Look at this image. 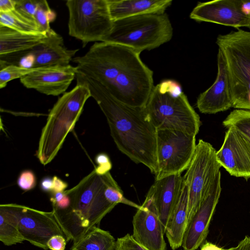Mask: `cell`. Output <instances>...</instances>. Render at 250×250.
<instances>
[{
	"label": "cell",
	"instance_id": "1",
	"mask_svg": "<svg viewBox=\"0 0 250 250\" xmlns=\"http://www.w3.org/2000/svg\"><path fill=\"white\" fill-rule=\"evenodd\" d=\"M77 83L85 84L91 97L104 114L111 135L119 150L137 164H142L156 174L157 129L143 107L125 104L116 99L99 82L79 72Z\"/></svg>",
	"mask_w": 250,
	"mask_h": 250
},
{
	"label": "cell",
	"instance_id": "2",
	"mask_svg": "<svg viewBox=\"0 0 250 250\" xmlns=\"http://www.w3.org/2000/svg\"><path fill=\"white\" fill-rule=\"evenodd\" d=\"M141 53L123 45L104 42L91 62L92 77L116 99L127 105H146L154 86L153 72Z\"/></svg>",
	"mask_w": 250,
	"mask_h": 250
},
{
	"label": "cell",
	"instance_id": "3",
	"mask_svg": "<svg viewBox=\"0 0 250 250\" xmlns=\"http://www.w3.org/2000/svg\"><path fill=\"white\" fill-rule=\"evenodd\" d=\"M111 177L110 172L99 175L93 170L76 186L65 190L70 198L69 206L52 211L67 241L77 242L116 206L104 194Z\"/></svg>",
	"mask_w": 250,
	"mask_h": 250
},
{
	"label": "cell",
	"instance_id": "4",
	"mask_svg": "<svg viewBox=\"0 0 250 250\" xmlns=\"http://www.w3.org/2000/svg\"><path fill=\"white\" fill-rule=\"evenodd\" d=\"M144 108L157 130H176L195 136L199 132L200 117L175 81L164 80L154 86Z\"/></svg>",
	"mask_w": 250,
	"mask_h": 250
},
{
	"label": "cell",
	"instance_id": "5",
	"mask_svg": "<svg viewBox=\"0 0 250 250\" xmlns=\"http://www.w3.org/2000/svg\"><path fill=\"white\" fill-rule=\"evenodd\" d=\"M90 97L91 93L87 85L77 83L75 87L64 93L55 104L42 129L36 153L42 165L50 163L57 155Z\"/></svg>",
	"mask_w": 250,
	"mask_h": 250
},
{
	"label": "cell",
	"instance_id": "6",
	"mask_svg": "<svg viewBox=\"0 0 250 250\" xmlns=\"http://www.w3.org/2000/svg\"><path fill=\"white\" fill-rule=\"evenodd\" d=\"M173 28L168 15L148 14L113 21L110 33L103 42L119 44L141 53L170 41Z\"/></svg>",
	"mask_w": 250,
	"mask_h": 250
},
{
	"label": "cell",
	"instance_id": "7",
	"mask_svg": "<svg viewBox=\"0 0 250 250\" xmlns=\"http://www.w3.org/2000/svg\"><path fill=\"white\" fill-rule=\"evenodd\" d=\"M216 42L226 62L232 107L250 111V32L219 35Z\"/></svg>",
	"mask_w": 250,
	"mask_h": 250
},
{
	"label": "cell",
	"instance_id": "8",
	"mask_svg": "<svg viewBox=\"0 0 250 250\" xmlns=\"http://www.w3.org/2000/svg\"><path fill=\"white\" fill-rule=\"evenodd\" d=\"M68 33L84 47L89 42H103L113 26L107 0H68Z\"/></svg>",
	"mask_w": 250,
	"mask_h": 250
},
{
	"label": "cell",
	"instance_id": "9",
	"mask_svg": "<svg viewBox=\"0 0 250 250\" xmlns=\"http://www.w3.org/2000/svg\"><path fill=\"white\" fill-rule=\"evenodd\" d=\"M221 167L215 149L209 143L199 140L190 165L183 176L188 190L187 227L217 177L221 174Z\"/></svg>",
	"mask_w": 250,
	"mask_h": 250
},
{
	"label": "cell",
	"instance_id": "10",
	"mask_svg": "<svg viewBox=\"0 0 250 250\" xmlns=\"http://www.w3.org/2000/svg\"><path fill=\"white\" fill-rule=\"evenodd\" d=\"M195 137L176 130H157L158 170L155 180L181 174L188 169L196 148Z\"/></svg>",
	"mask_w": 250,
	"mask_h": 250
},
{
	"label": "cell",
	"instance_id": "11",
	"mask_svg": "<svg viewBox=\"0 0 250 250\" xmlns=\"http://www.w3.org/2000/svg\"><path fill=\"white\" fill-rule=\"evenodd\" d=\"M227 128L223 143L216 151L218 161L231 175L250 178V136L233 126Z\"/></svg>",
	"mask_w": 250,
	"mask_h": 250
},
{
	"label": "cell",
	"instance_id": "12",
	"mask_svg": "<svg viewBox=\"0 0 250 250\" xmlns=\"http://www.w3.org/2000/svg\"><path fill=\"white\" fill-rule=\"evenodd\" d=\"M19 229L24 241L48 250L47 244L53 236H65L53 211H44L20 205Z\"/></svg>",
	"mask_w": 250,
	"mask_h": 250
},
{
	"label": "cell",
	"instance_id": "13",
	"mask_svg": "<svg viewBox=\"0 0 250 250\" xmlns=\"http://www.w3.org/2000/svg\"><path fill=\"white\" fill-rule=\"evenodd\" d=\"M189 17L197 21L211 22L236 28L248 27L249 17L243 0H215L198 2Z\"/></svg>",
	"mask_w": 250,
	"mask_h": 250
},
{
	"label": "cell",
	"instance_id": "14",
	"mask_svg": "<svg viewBox=\"0 0 250 250\" xmlns=\"http://www.w3.org/2000/svg\"><path fill=\"white\" fill-rule=\"evenodd\" d=\"M133 238L147 250H166L165 229L151 198L146 196L132 220Z\"/></svg>",
	"mask_w": 250,
	"mask_h": 250
},
{
	"label": "cell",
	"instance_id": "15",
	"mask_svg": "<svg viewBox=\"0 0 250 250\" xmlns=\"http://www.w3.org/2000/svg\"><path fill=\"white\" fill-rule=\"evenodd\" d=\"M78 72L70 64L40 67L20 78L25 87L47 95L58 96L65 93Z\"/></svg>",
	"mask_w": 250,
	"mask_h": 250
},
{
	"label": "cell",
	"instance_id": "16",
	"mask_svg": "<svg viewBox=\"0 0 250 250\" xmlns=\"http://www.w3.org/2000/svg\"><path fill=\"white\" fill-rule=\"evenodd\" d=\"M221 192L220 174L187 227L182 245L184 250H196L203 244Z\"/></svg>",
	"mask_w": 250,
	"mask_h": 250
},
{
	"label": "cell",
	"instance_id": "17",
	"mask_svg": "<svg viewBox=\"0 0 250 250\" xmlns=\"http://www.w3.org/2000/svg\"><path fill=\"white\" fill-rule=\"evenodd\" d=\"M196 105L204 114H215L232 107L229 77L225 58L218 49L217 73L213 83L198 96Z\"/></svg>",
	"mask_w": 250,
	"mask_h": 250
},
{
	"label": "cell",
	"instance_id": "18",
	"mask_svg": "<svg viewBox=\"0 0 250 250\" xmlns=\"http://www.w3.org/2000/svg\"><path fill=\"white\" fill-rule=\"evenodd\" d=\"M46 39L32 49L21 53L22 58L31 59V67L64 66L69 64L79 49L66 48L62 37L52 29Z\"/></svg>",
	"mask_w": 250,
	"mask_h": 250
},
{
	"label": "cell",
	"instance_id": "19",
	"mask_svg": "<svg viewBox=\"0 0 250 250\" xmlns=\"http://www.w3.org/2000/svg\"><path fill=\"white\" fill-rule=\"evenodd\" d=\"M184 184L181 174L155 180L146 196L151 198L165 229L180 196Z\"/></svg>",
	"mask_w": 250,
	"mask_h": 250
},
{
	"label": "cell",
	"instance_id": "20",
	"mask_svg": "<svg viewBox=\"0 0 250 250\" xmlns=\"http://www.w3.org/2000/svg\"><path fill=\"white\" fill-rule=\"evenodd\" d=\"M113 21L129 17L162 14L169 7L171 0H107Z\"/></svg>",
	"mask_w": 250,
	"mask_h": 250
},
{
	"label": "cell",
	"instance_id": "21",
	"mask_svg": "<svg viewBox=\"0 0 250 250\" xmlns=\"http://www.w3.org/2000/svg\"><path fill=\"white\" fill-rule=\"evenodd\" d=\"M47 37V34L22 33L0 25V57L28 51Z\"/></svg>",
	"mask_w": 250,
	"mask_h": 250
},
{
	"label": "cell",
	"instance_id": "22",
	"mask_svg": "<svg viewBox=\"0 0 250 250\" xmlns=\"http://www.w3.org/2000/svg\"><path fill=\"white\" fill-rule=\"evenodd\" d=\"M188 208V187L184 182L179 198L166 227L165 234L173 250H176L182 246L187 228Z\"/></svg>",
	"mask_w": 250,
	"mask_h": 250
},
{
	"label": "cell",
	"instance_id": "23",
	"mask_svg": "<svg viewBox=\"0 0 250 250\" xmlns=\"http://www.w3.org/2000/svg\"><path fill=\"white\" fill-rule=\"evenodd\" d=\"M20 205H0V241L5 246L21 243L24 239L19 229Z\"/></svg>",
	"mask_w": 250,
	"mask_h": 250
},
{
	"label": "cell",
	"instance_id": "24",
	"mask_svg": "<svg viewBox=\"0 0 250 250\" xmlns=\"http://www.w3.org/2000/svg\"><path fill=\"white\" fill-rule=\"evenodd\" d=\"M116 241L111 234L99 227H92L70 250H115Z\"/></svg>",
	"mask_w": 250,
	"mask_h": 250
},
{
	"label": "cell",
	"instance_id": "25",
	"mask_svg": "<svg viewBox=\"0 0 250 250\" xmlns=\"http://www.w3.org/2000/svg\"><path fill=\"white\" fill-rule=\"evenodd\" d=\"M0 25L22 33H44L35 21L24 17L15 9L7 12H0Z\"/></svg>",
	"mask_w": 250,
	"mask_h": 250
},
{
	"label": "cell",
	"instance_id": "26",
	"mask_svg": "<svg viewBox=\"0 0 250 250\" xmlns=\"http://www.w3.org/2000/svg\"><path fill=\"white\" fill-rule=\"evenodd\" d=\"M226 127L233 126L250 136V111L236 109L223 122Z\"/></svg>",
	"mask_w": 250,
	"mask_h": 250
},
{
	"label": "cell",
	"instance_id": "27",
	"mask_svg": "<svg viewBox=\"0 0 250 250\" xmlns=\"http://www.w3.org/2000/svg\"><path fill=\"white\" fill-rule=\"evenodd\" d=\"M104 194L107 200L113 205L116 206L119 203H122L137 209L141 208V205L129 200L124 196L123 191L112 176L107 183Z\"/></svg>",
	"mask_w": 250,
	"mask_h": 250
},
{
	"label": "cell",
	"instance_id": "28",
	"mask_svg": "<svg viewBox=\"0 0 250 250\" xmlns=\"http://www.w3.org/2000/svg\"><path fill=\"white\" fill-rule=\"evenodd\" d=\"M40 67H25L18 65L10 64L0 68V88L5 87L7 83L13 80L21 78Z\"/></svg>",
	"mask_w": 250,
	"mask_h": 250
},
{
	"label": "cell",
	"instance_id": "29",
	"mask_svg": "<svg viewBox=\"0 0 250 250\" xmlns=\"http://www.w3.org/2000/svg\"><path fill=\"white\" fill-rule=\"evenodd\" d=\"M56 14L50 8L47 1L41 0L35 16L36 23L42 32L48 33L52 29L50 26V22L55 19Z\"/></svg>",
	"mask_w": 250,
	"mask_h": 250
},
{
	"label": "cell",
	"instance_id": "30",
	"mask_svg": "<svg viewBox=\"0 0 250 250\" xmlns=\"http://www.w3.org/2000/svg\"><path fill=\"white\" fill-rule=\"evenodd\" d=\"M40 0H16L15 10L27 18L35 21V16Z\"/></svg>",
	"mask_w": 250,
	"mask_h": 250
},
{
	"label": "cell",
	"instance_id": "31",
	"mask_svg": "<svg viewBox=\"0 0 250 250\" xmlns=\"http://www.w3.org/2000/svg\"><path fill=\"white\" fill-rule=\"evenodd\" d=\"M18 187L22 190L27 191L33 189L37 184V179L33 171L26 169L19 175L17 182Z\"/></svg>",
	"mask_w": 250,
	"mask_h": 250
},
{
	"label": "cell",
	"instance_id": "32",
	"mask_svg": "<svg viewBox=\"0 0 250 250\" xmlns=\"http://www.w3.org/2000/svg\"><path fill=\"white\" fill-rule=\"evenodd\" d=\"M115 250H147L139 244L132 235L127 233L116 240Z\"/></svg>",
	"mask_w": 250,
	"mask_h": 250
},
{
	"label": "cell",
	"instance_id": "33",
	"mask_svg": "<svg viewBox=\"0 0 250 250\" xmlns=\"http://www.w3.org/2000/svg\"><path fill=\"white\" fill-rule=\"evenodd\" d=\"M95 162L97 166L94 170L99 175H104L112 168V163L107 154L104 153H100L95 157Z\"/></svg>",
	"mask_w": 250,
	"mask_h": 250
},
{
	"label": "cell",
	"instance_id": "34",
	"mask_svg": "<svg viewBox=\"0 0 250 250\" xmlns=\"http://www.w3.org/2000/svg\"><path fill=\"white\" fill-rule=\"evenodd\" d=\"M67 243L66 238L62 235L52 236L48 241L47 245L50 250H64Z\"/></svg>",
	"mask_w": 250,
	"mask_h": 250
},
{
	"label": "cell",
	"instance_id": "35",
	"mask_svg": "<svg viewBox=\"0 0 250 250\" xmlns=\"http://www.w3.org/2000/svg\"><path fill=\"white\" fill-rule=\"evenodd\" d=\"M53 187L52 193L63 192L65 190L68 185L66 182L63 181L57 176L53 177Z\"/></svg>",
	"mask_w": 250,
	"mask_h": 250
},
{
	"label": "cell",
	"instance_id": "36",
	"mask_svg": "<svg viewBox=\"0 0 250 250\" xmlns=\"http://www.w3.org/2000/svg\"><path fill=\"white\" fill-rule=\"evenodd\" d=\"M53 187V177L46 176L41 181L40 188L44 192H52Z\"/></svg>",
	"mask_w": 250,
	"mask_h": 250
},
{
	"label": "cell",
	"instance_id": "37",
	"mask_svg": "<svg viewBox=\"0 0 250 250\" xmlns=\"http://www.w3.org/2000/svg\"><path fill=\"white\" fill-rule=\"evenodd\" d=\"M16 0H0V12H7L15 9Z\"/></svg>",
	"mask_w": 250,
	"mask_h": 250
},
{
	"label": "cell",
	"instance_id": "38",
	"mask_svg": "<svg viewBox=\"0 0 250 250\" xmlns=\"http://www.w3.org/2000/svg\"><path fill=\"white\" fill-rule=\"evenodd\" d=\"M233 247L229 249L220 248L218 246L209 242L203 243L200 250H232Z\"/></svg>",
	"mask_w": 250,
	"mask_h": 250
},
{
	"label": "cell",
	"instance_id": "39",
	"mask_svg": "<svg viewBox=\"0 0 250 250\" xmlns=\"http://www.w3.org/2000/svg\"><path fill=\"white\" fill-rule=\"evenodd\" d=\"M243 7L249 17V25L248 28L250 29V0H243Z\"/></svg>",
	"mask_w": 250,
	"mask_h": 250
}]
</instances>
